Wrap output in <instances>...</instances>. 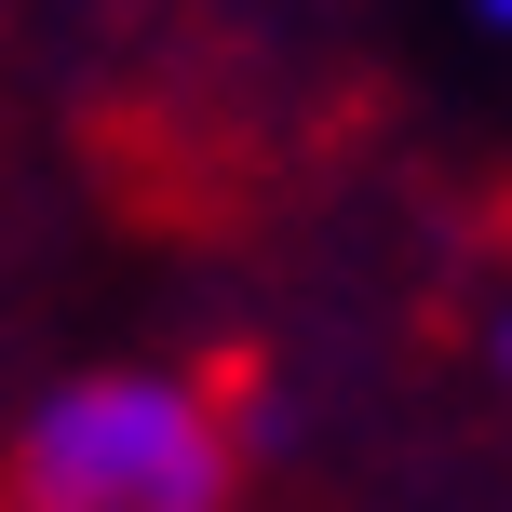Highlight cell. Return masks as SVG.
<instances>
[{
  "label": "cell",
  "mask_w": 512,
  "mask_h": 512,
  "mask_svg": "<svg viewBox=\"0 0 512 512\" xmlns=\"http://www.w3.org/2000/svg\"><path fill=\"white\" fill-rule=\"evenodd\" d=\"M243 418L189 364H81L0 445V512H230Z\"/></svg>",
  "instance_id": "6da1fadb"
},
{
  "label": "cell",
  "mask_w": 512,
  "mask_h": 512,
  "mask_svg": "<svg viewBox=\"0 0 512 512\" xmlns=\"http://www.w3.org/2000/svg\"><path fill=\"white\" fill-rule=\"evenodd\" d=\"M486 351H499V378H512V297H499V310H486Z\"/></svg>",
  "instance_id": "7a4b0ae2"
},
{
  "label": "cell",
  "mask_w": 512,
  "mask_h": 512,
  "mask_svg": "<svg viewBox=\"0 0 512 512\" xmlns=\"http://www.w3.org/2000/svg\"><path fill=\"white\" fill-rule=\"evenodd\" d=\"M472 27H486V41H512V0H472Z\"/></svg>",
  "instance_id": "3957f363"
}]
</instances>
